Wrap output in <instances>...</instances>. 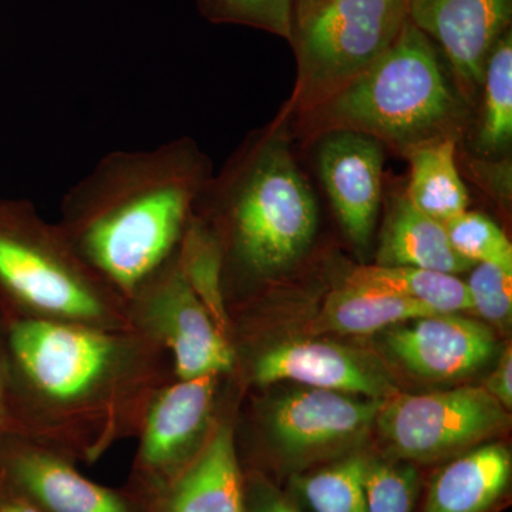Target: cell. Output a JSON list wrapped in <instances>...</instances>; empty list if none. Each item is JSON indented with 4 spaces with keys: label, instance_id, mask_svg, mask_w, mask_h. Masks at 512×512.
<instances>
[{
    "label": "cell",
    "instance_id": "obj_1",
    "mask_svg": "<svg viewBox=\"0 0 512 512\" xmlns=\"http://www.w3.org/2000/svg\"><path fill=\"white\" fill-rule=\"evenodd\" d=\"M3 323L15 434L76 463L136 439L153 397L177 379L170 355L133 329Z\"/></svg>",
    "mask_w": 512,
    "mask_h": 512
},
{
    "label": "cell",
    "instance_id": "obj_2",
    "mask_svg": "<svg viewBox=\"0 0 512 512\" xmlns=\"http://www.w3.org/2000/svg\"><path fill=\"white\" fill-rule=\"evenodd\" d=\"M211 177L191 138L113 151L64 194L56 224L126 302L180 252Z\"/></svg>",
    "mask_w": 512,
    "mask_h": 512
},
{
    "label": "cell",
    "instance_id": "obj_3",
    "mask_svg": "<svg viewBox=\"0 0 512 512\" xmlns=\"http://www.w3.org/2000/svg\"><path fill=\"white\" fill-rule=\"evenodd\" d=\"M291 147L288 126L272 121L202 194L195 217L220 247L227 306L235 289L281 278L315 241L318 205Z\"/></svg>",
    "mask_w": 512,
    "mask_h": 512
},
{
    "label": "cell",
    "instance_id": "obj_4",
    "mask_svg": "<svg viewBox=\"0 0 512 512\" xmlns=\"http://www.w3.org/2000/svg\"><path fill=\"white\" fill-rule=\"evenodd\" d=\"M467 106L436 47L407 19L375 64L292 124L306 140L326 131H357L404 156L436 138H460Z\"/></svg>",
    "mask_w": 512,
    "mask_h": 512
},
{
    "label": "cell",
    "instance_id": "obj_5",
    "mask_svg": "<svg viewBox=\"0 0 512 512\" xmlns=\"http://www.w3.org/2000/svg\"><path fill=\"white\" fill-rule=\"evenodd\" d=\"M0 316L131 329L126 302L28 200L0 198Z\"/></svg>",
    "mask_w": 512,
    "mask_h": 512
},
{
    "label": "cell",
    "instance_id": "obj_6",
    "mask_svg": "<svg viewBox=\"0 0 512 512\" xmlns=\"http://www.w3.org/2000/svg\"><path fill=\"white\" fill-rule=\"evenodd\" d=\"M407 19L409 0H332L295 23L298 76L274 121L289 126L366 72L396 42Z\"/></svg>",
    "mask_w": 512,
    "mask_h": 512
},
{
    "label": "cell",
    "instance_id": "obj_7",
    "mask_svg": "<svg viewBox=\"0 0 512 512\" xmlns=\"http://www.w3.org/2000/svg\"><path fill=\"white\" fill-rule=\"evenodd\" d=\"M510 412L484 387L397 393L383 400L375 429L384 456L416 464L444 463L508 430Z\"/></svg>",
    "mask_w": 512,
    "mask_h": 512
},
{
    "label": "cell",
    "instance_id": "obj_8",
    "mask_svg": "<svg viewBox=\"0 0 512 512\" xmlns=\"http://www.w3.org/2000/svg\"><path fill=\"white\" fill-rule=\"evenodd\" d=\"M382 403L309 387L258 400L252 421L262 450L298 473L359 450L375 430Z\"/></svg>",
    "mask_w": 512,
    "mask_h": 512
},
{
    "label": "cell",
    "instance_id": "obj_9",
    "mask_svg": "<svg viewBox=\"0 0 512 512\" xmlns=\"http://www.w3.org/2000/svg\"><path fill=\"white\" fill-rule=\"evenodd\" d=\"M231 375L175 379L151 400L136 439L124 487L143 503L181 476L200 456L224 414L222 387Z\"/></svg>",
    "mask_w": 512,
    "mask_h": 512
},
{
    "label": "cell",
    "instance_id": "obj_10",
    "mask_svg": "<svg viewBox=\"0 0 512 512\" xmlns=\"http://www.w3.org/2000/svg\"><path fill=\"white\" fill-rule=\"evenodd\" d=\"M178 254L127 299L130 328L170 355L177 379L232 375L231 343L192 288Z\"/></svg>",
    "mask_w": 512,
    "mask_h": 512
},
{
    "label": "cell",
    "instance_id": "obj_11",
    "mask_svg": "<svg viewBox=\"0 0 512 512\" xmlns=\"http://www.w3.org/2000/svg\"><path fill=\"white\" fill-rule=\"evenodd\" d=\"M245 363L235 366L241 382L268 387L296 382L312 389L330 390L387 400L400 392L386 366L365 350L330 340H284L262 348L248 349Z\"/></svg>",
    "mask_w": 512,
    "mask_h": 512
},
{
    "label": "cell",
    "instance_id": "obj_12",
    "mask_svg": "<svg viewBox=\"0 0 512 512\" xmlns=\"http://www.w3.org/2000/svg\"><path fill=\"white\" fill-rule=\"evenodd\" d=\"M76 461L29 437L13 434L0 450V478L42 512H143L126 487L94 483Z\"/></svg>",
    "mask_w": 512,
    "mask_h": 512
},
{
    "label": "cell",
    "instance_id": "obj_13",
    "mask_svg": "<svg viewBox=\"0 0 512 512\" xmlns=\"http://www.w3.org/2000/svg\"><path fill=\"white\" fill-rule=\"evenodd\" d=\"M384 348L410 375L427 382L467 379L498 352L493 328L461 313H433L386 330Z\"/></svg>",
    "mask_w": 512,
    "mask_h": 512
},
{
    "label": "cell",
    "instance_id": "obj_14",
    "mask_svg": "<svg viewBox=\"0 0 512 512\" xmlns=\"http://www.w3.org/2000/svg\"><path fill=\"white\" fill-rule=\"evenodd\" d=\"M512 0H409V20L443 50L467 104L483 84L495 43L510 30Z\"/></svg>",
    "mask_w": 512,
    "mask_h": 512
},
{
    "label": "cell",
    "instance_id": "obj_15",
    "mask_svg": "<svg viewBox=\"0 0 512 512\" xmlns=\"http://www.w3.org/2000/svg\"><path fill=\"white\" fill-rule=\"evenodd\" d=\"M318 173L343 232L356 248L369 247L383 195L384 146L350 130L316 137Z\"/></svg>",
    "mask_w": 512,
    "mask_h": 512
},
{
    "label": "cell",
    "instance_id": "obj_16",
    "mask_svg": "<svg viewBox=\"0 0 512 512\" xmlns=\"http://www.w3.org/2000/svg\"><path fill=\"white\" fill-rule=\"evenodd\" d=\"M229 409L200 456L144 503L143 512H244V470Z\"/></svg>",
    "mask_w": 512,
    "mask_h": 512
},
{
    "label": "cell",
    "instance_id": "obj_17",
    "mask_svg": "<svg viewBox=\"0 0 512 512\" xmlns=\"http://www.w3.org/2000/svg\"><path fill=\"white\" fill-rule=\"evenodd\" d=\"M511 480L510 448L481 444L431 476L421 512H495L510 494Z\"/></svg>",
    "mask_w": 512,
    "mask_h": 512
},
{
    "label": "cell",
    "instance_id": "obj_18",
    "mask_svg": "<svg viewBox=\"0 0 512 512\" xmlns=\"http://www.w3.org/2000/svg\"><path fill=\"white\" fill-rule=\"evenodd\" d=\"M376 265L412 266L450 275L463 274L474 266L457 254L446 227L414 207L404 192L387 202Z\"/></svg>",
    "mask_w": 512,
    "mask_h": 512
},
{
    "label": "cell",
    "instance_id": "obj_19",
    "mask_svg": "<svg viewBox=\"0 0 512 512\" xmlns=\"http://www.w3.org/2000/svg\"><path fill=\"white\" fill-rule=\"evenodd\" d=\"M433 313L437 312L412 299L343 282L326 296L309 332L313 335L323 332L343 336L373 335Z\"/></svg>",
    "mask_w": 512,
    "mask_h": 512
},
{
    "label": "cell",
    "instance_id": "obj_20",
    "mask_svg": "<svg viewBox=\"0 0 512 512\" xmlns=\"http://www.w3.org/2000/svg\"><path fill=\"white\" fill-rule=\"evenodd\" d=\"M458 137L427 141L404 154L410 174L407 200L433 220L447 224L468 211L470 195L457 165Z\"/></svg>",
    "mask_w": 512,
    "mask_h": 512
},
{
    "label": "cell",
    "instance_id": "obj_21",
    "mask_svg": "<svg viewBox=\"0 0 512 512\" xmlns=\"http://www.w3.org/2000/svg\"><path fill=\"white\" fill-rule=\"evenodd\" d=\"M345 284L393 293L437 313L473 312L466 282L443 272L412 266L363 265L346 275Z\"/></svg>",
    "mask_w": 512,
    "mask_h": 512
},
{
    "label": "cell",
    "instance_id": "obj_22",
    "mask_svg": "<svg viewBox=\"0 0 512 512\" xmlns=\"http://www.w3.org/2000/svg\"><path fill=\"white\" fill-rule=\"evenodd\" d=\"M367 460L369 454L356 450L325 467L293 473L288 497L301 512H366Z\"/></svg>",
    "mask_w": 512,
    "mask_h": 512
},
{
    "label": "cell",
    "instance_id": "obj_23",
    "mask_svg": "<svg viewBox=\"0 0 512 512\" xmlns=\"http://www.w3.org/2000/svg\"><path fill=\"white\" fill-rule=\"evenodd\" d=\"M484 104L478 128V150L487 156L507 153L512 141L511 29L495 43L485 63Z\"/></svg>",
    "mask_w": 512,
    "mask_h": 512
},
{
    "label": "cell",
    "instance_id": "obj_24",
    "mask_svg": "<svg viewBox=\"0 0 512 512\" xmlns=\"http://www.w3.org/2000/svg\"><path fill=\"white\" fill-rule=\"evenodd\" d=\"M178 255L192 288L205 303L212 318L228 339L229 313L224 289H222L220 247L212 237L210 229L205 227L197 217L192 220Z\"/></svg>",
    "mask_w": 512,
    "mask_h": 512
},
{
    "label": "cell",
    "instance_id": "obj_25",
    "mask_svg": "<svg viewBox=\"0 0 512 512\" xmlns=\"http://www.w3.org/2000/svg\"><path fill=\"white\" fill-rule=\"evenodd\" d=\"M423 478L419 467L386 456H369L365 476L366 512H416Z\"/></svg>",
    "mask_w": 512,
    "mask_h": 512
},
{
    "label": "cell",
    "instance_id": "obj_26",
    "mask_svg": "<svg viewBox=\"0 0 512 512\" xmlns=\"http://www.w3.org/2000/svg\"><path fill=\"white\" fill-rule=\"evenodd\" d=\"M451 245L471 264H495L512 269V245L503 229L487 215L466 211L444 224Z\"/></svg>",
    "mask_w": 512,
    "mask_h": 512
},
{
    "label": "cell",
    "instance_id": "obj_27",
    "mask_svg": "<svg viewBox=\"0 0 512 512\" xmlns=\"http://www.w3.org/2000/svg\"><path fill=\"white\" fill-rule=\"evenodd\" d=\"M212 22L265 30L291 42L295 0H197Z\"/></svg>",
    "mask_w": 512,
    "mask_h": 512
},
{
    "label": "cell",
    "instance_id": "obj_28",
    "mask_svg": "<svg viewBox=\"0 0 512 512\" xmlns=\"http://www.w3.org/2000/svg\"><path fill=\"white\" fill-rule=\"evenodd\" d=\"M466 282L473 312L491 328L510 329L512 322V269L481 262L470 269Z\"/></svg>",
    "mask_w": 512,
    "mask_h": 512
},
{
    "label": "cell",
    "instance_id": "obj_29",
    "mask_svg": "<svg viewBox=\"0 0 512 512\" xmlns=\"http://www.w3.org/2000/svg\"><path fill=\"white\" fill-rule=\"evenodd\" d=\"M244 470V512H301L291 498L278 487L265 473L252 468Z\"/></svg>",
    "mask_w": 512,
    "mask_h": 512
},
{
    "label": "cell",
    "instance_id": "obj_30",
    "mask_svg": "<svg viewBox=\"0 0 512 512\" xmlns=\"http://www.w3.org/2000/svg\"><path fill=\"white\" fill-rule=\"evenodd\" d=\"M15 434L10 409L8 353H6L5 323L0 316V450Z\"/></svg>",
    "mask_w": 512,
    "mask_h": 512
},
{
    "label": "cell",
    "instance_id": "obj_31",
    "mask_svg": "<svg viewBox=\"0 0 512 512\" xmlns=\"http://www.w3.org/2000/svg\"><path fill=\"white\" fill-rule=\"evenodd\" d=\"M484 389L510 412L512 407V350L511 345L498 357L497 366L485 380Z\"/></svg>",
    "mask_w": 512,
    "mask_h": 512
},
{
    "label": "cell",
    "instance_id": "obj_32",
    "mask_svg": "<svg viewBox=\"0 0 512 512\" xmlns=\"http://www.w3.org/2000/svg\"><path fill=\"white\" fill-rule=\"evenodd\" d=\"M478 178L483 180L485 188L494 194L498 200L511 201V163L503 160L500 163H480L476 168Z\"/></svg>",
    "mask_w": 512,
    "mask_h": 512
},
{
    "label": "cell",
    "instance_id": "obj_33",
    "mask_svg": "<svg viewBox=\"0 0 512 512\" xmlns=\"http://www.w3.org/2000/svg\"><path fill=\"white\" fill-rule=\"evenodd\" d=\"M0 512H42L0 478Z\"/></svg>",
    "mask_w": 512,
    "mask_h": 512
},
{
    "label": "cell",
    "instance_id": "obj_34",
    "mask_svg": "<svg viewBox=\"0 0 512 512\" xmlns=\"http://www.w3.org/2000/svg\"><path fill=\"white\" fill-rule=\"evenodd\" d=\"M329 2H332V0H295V23L308 18L309 15H312L313 12Z\"/></svg>",
    "mask_w": 512,
    "mask_h": 512
}]
</instances>
